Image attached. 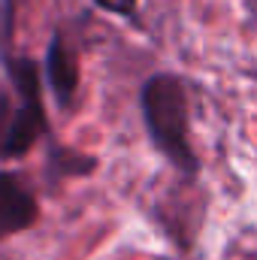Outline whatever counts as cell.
<instances>
[{
    "label": "cell",
    "mask_w": 257,
    "mask_h": 260,
    "mask_svg": "<svg viewBox=\"0 0 257 260\" xmlns=\"http://www.w3.org/2000/svg\"><path fill=\"white\" fill-rule=\"evenodd\" d=\"M97 3L109 12H118V15H130L136 9V0H97Z\"/></svg>",
    "instance_id": "obj_5"
},
{
    "label": "cell",
    "mask_w": 257,
    "mask_h": 260,
    "mask_svg": "<svg viewBox=\"0 0 257 260\" xmlns=\"http://www.w3.org/2000/svg\"><path fill=\"white\" fill-rule=\"evenodd\" d=\"M142 118L151 133V142L167 154L173 167L185 176L200 170V160L191 145V115H188V94L179 76L157 73L142 85Z\"/></svg>",
    "instance_id": "obj_1"
},
{
    "label": "cell",
    "mask_w": 257,
    "mask_h": 260,
    "mask_svg": "<svg viewBox=\"0 0 257 260\" xmlns=\"http://www.w3.org/2000/svg\"><path fill=\"white\" fill-rule=\"evenodd\" d=\"M3 112H6V100L0 97V121H3ZM0 133H3V139H6V130H0Z\"/></svg>",
    "instance_id": "obj_7"
},
{
    "label": "cell",
    "mask_w": 257,
    "mask_h": 260,
    "mask_svg": "<svg viewBox=\"0 0 257 260\" xmlns=\"http://www.w3.org/2000/svg\"><path fill=\"white\" fill-rule=\"evenodd\" d=\"M245 15H248V24L257 27V0H245Z\"/></svg>",
    "instance_id": "obj_6"
},
{
    "label": "cell",
    "mask_w": 257,
    "mask_h": 260,
    "mask_svg": "<svg viewBox=\"0 0 257 260\" xmlns=\"http://www.w3.org/2000/svg\"><path fill=\"white\" fill-rule=\"evenodd\" d=\"M49 79H52V88L58 94L61 103H70L73 94H76V85H79V67L73 52L67 49L64 37H55L52 49H49Z\"/></svg>",
    "instance_id": "obj_4"
},
{
    "label": "cell",
    "mask_w": 257,
    "mask_h": 260,
    "mask_svg": "<svg viewBox=\"0 0 257 260\" xmlns=\"http://www.w3.org/2000/svg\"><path fill=\"white\" fill-rule=\"evenodd\" d=\"M37 218V203L30 191L9 173H0V236L27 227Z\"/></svg>",
    "instance_id": "obj_3"
},
{
    "label": "cell",
    "mask_w": 257,
    "mask_h": 260,
    "mask_svg": "<svg viewBox=\"0 0 257 260\" xmlns=\"http://www.w3.org/2000/svg\"><path fill=\"white\" fill-rule=\"evenodd\" d=\"M12 76L18 82V91L24 97V106L15 112L6 142H3V154H21L34 145V139L43 130V109H40V82H37V67L30 61H18L12 67Z\"/></svg>",
    "instance_id": "obj_2"
}]
</instances>
